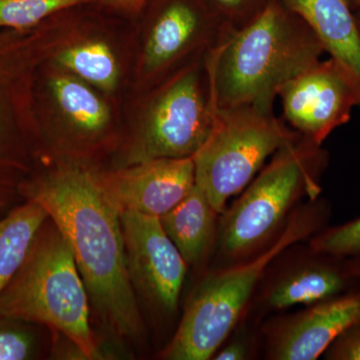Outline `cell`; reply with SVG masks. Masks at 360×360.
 I'll return each instance as SVG.
<instances>
[{
	"mask_svg": "<svg viewBox=\"0 0 360 360\" xmlns=\"http://www.w3.org/2000/svg\"><path fill=\"white\" fill-rule=\"evenodd\" d=\"M21 191L44 208L68 241L87 295L115 333L136 338L142 319L125 257L120 213L96 176L70 169Z\"/></svg>",
	"mask_w": 360,
	"mask_h": 360,
	"instance_id": "obj_1",
	"label": "cell"
},
{
	"mask_svg": "<svg viewBox=\"0 0 360 360\" xmlns=\"http://www.w3.org/2000/svg\"><path fill=\"white\" fill-rule=\"evenodd\" d=\"M324 47L300 18L269 4L212 49L207 59L217 110L274 111L284 85L319 63Z\"/></svg>",
	"mask_w": 360,
	"mask_h": 360,
	"instance_id": "obj_2",
	"label": "cell"
},
{
	"mask_svg": "<svg viewBox=\"0 0 360 360\" xmlns=\"http://www.w3.org/2000/svg\"><path fill=\"white\" fill-rule=\"evenodd\" d=\"M0 319L37 322L65 335L86 359H99L89 295L58 227H41L18 274L0 295Z\"/></svg>",
	"mask_w": 360,
	"mask_h": 360,
	"instance_id": "obj_3",
	"label": "cell"
},
{
	"mask_svg": "<svg viewBox=\"0 0 360 360\" xmlns=\"http://www.w3.org/2000/svg\"><path fill=\"white\" fill-rule=\"evenodd\" d=\"M323 210L307 219L291 220L271 245L250 262L206 277L191 300L176 333L161 357L169 360H206L224 345L265 269L290 246L309 236L321 221Z\"/></svg>",
	"mask_w": 360,
	"mask_h": 360,
	"instance_id": "obj_4",
	"label": "cell"
},
{
	"mask_svg": "<svg viewBox=\"0 0 360 360\" xmlns=\"http://www.w3.org/2000/svg\"><path fill=\"white\" fill-rule=\"evenodd\" d=\"M274 115L253 106L217 110L212 131L193 156L195 184L217 213L231 196L243 191L265 160L295 141Z\"/></svg>",
	"mask_w": 360,
	"mask_h": 360,
	"instance_id": "obj_5",
	"label": "cell"
},
{
	"mask_svg": "<svg viewBox=\"0 0 360 360\" xmlns=\"http://www.w3.org/2000/svg\"><path fill=\"white\" fill-rule=\"evenodd\" d=\"M319 148L295 139L274 153L222 217L220 245L225 255L240 257L257 248L278 226L304 189L312 196L319 193L314 169Z\"/></svg>",
	"mask_w": 360,
	"mask_h": 360,
	"instance_id": "obj_6",
	"label": "cell"
},
{
	"mask_svg": "<svg viewBox=\"0 0 360 360\" xmlns=\"http://www.w3.org/2000/svg\"><path fill=\"white\" fill-rule=\"evenodd\" d=\"M217 113L212 85L205 89L200 71L184 70L149 108L132 162L193 158L212 131Z\"/></svg>",
	"mask_w": 360,
	"mask_h": 360,
	"instance_id": "obj_7",
	"label": "cell"
},
{
	"mask_svg": "<svg viewBox=\"0 0 360 360\" xmlns=\"http://www.w3.org/2000/svg\"><path fill=\"white\" fill-rule=\"evenodd\" d=\"M284 117L304 139L321 146L360 106V82L340 61L321 60L288 82L279 92Z\"/></svg>",
	"mask_w": 360,
	"mask_h": 360,
	"instance_id": "obj_8",
	"label": "cell"
},
{
	"mask_svg": "<svg viewBox=\"0 0 360 360\" xmlns=\"http://www.w3.org/2000/svg\"><path fill=\"white\" fill-rule=\"evenodd\" d=\"M120 222L132 285L160 309L174 312L186 276L184 257L165 233L160 217L123 212Z\"/></svg>",
	"mask_w": 360,
	"mask_h": 360,
	"instance_id": "obj_9",
	"label": "cell"
},
{
	"mask_svg": "<svg viewBox=\"0 0 360 360\" xmlns=\"http://www.w3.org/2000/svg\"><path fill=\"white\" fill-rule=\"evenodd\" d=\"M96 179L120 213L160 217L191 193L195 168L193 158H158Z\"/></svg>",
	"mask_w": 360,
	"mask_h": 360,
	"instance_id": "obj_10",
	"label": "cell"
},
{
	"mask_svg": "<svg viewBox=\"0 0 360 360\" xmlns=\"http://www.w3.org/2000/svg\"><path fill=\"white\" fill-rule=\"evenodd\" d=\"M360 321V290L315 303L281 324L272 338L270 357L314 360L348 328Z\"/></svg>",
	"mask_w": 360,
	"mask_h": 360,
	"instance_id": "obj_11",
	"label": "cell"
},
{
	"mask_svg": "<svg viewBox=\"0 0 360 360\" xmlns=\"http://www.w3.org/2000/svg\"><path fill=\"white\" fill-rule=\"evenodd\" d=\"M323 45L360 82V30L348 0H283Z\"/></svg>",
	"mask_w": 360,
	"mask_h": 360,
	"instance_id": "obj_12",
	"label": "cell"
},
{
	"mask_svg": "<svg viewBox=\"0 0 360 360\" xmlns=\"http://www.w3.org/2000/svg\"><path fill=\"white\" fill-rule=\"evenodd\" d=\"M206 35L202 18L193 6L172 2L156 18L149 32L144 45V70L156 72L167 68Z\"/></svg>",
	"mask_w": 360,
	"mask_h": 360,
	"instance_id": "obj_13",
	"label": "cell"
},
{
	"mask_svg": "<svg viewBox=\"0 0 360 360\" xmlns=\"http://www.w3.org/2000/svg\"><path fill=\"white\" fill-rule=\"evenodd\" d=\"M354 262L309 265L279 281L267 296V303L271 309H284L295 305L315 304L342 295L350 284L360 281L352 274Z\"/></svg>",
	"mask_w": 360,
	"mask_h": 360,
	"instance_id": "obj_14",
	"label": "cell"
},
{
	"mask_svg": "<svg viewBox=\"0 0 360 360\" xmlns=\"http://www.w3.org/2000/svg\"><path fill=\"white\" fill-rule=\"evenodd\" d=\"M217 214L205 193L194 184L179 205L160 217L187 265L196 264L205 255L214 234Z\"/></svg>",
	"mask_w": 360,
	"mask_h": 360,
	"instance_id": "obj_15",
	"label": "cell"
},
{
	"mask_svg": "<svg viewBox=\"0 0 360 360\" xmlns=\"http://www.w3.org/2000/svg\"><path fill=\"white\" fill-rule=\"evenodd\" d=\"M49 214L35 201L0 219V295L18 274Z\"/></svg>",
	"mask_w": 360,
	"mask_h": 360,
	"instance_id": "obj_16",
	"label": "cell"
},
{
	"mask_svg": "<svg viewBox=\"0 0 360 360\" xmlns=\"http://www.w3.org/2000/svg\"><path fill=\"white\" fill-rule=\"evenodd\" d=\"M51 87L61 110L79 129L96 132L108 124V106L86 85L73 78L59 77L51 80Z\"/></svg>",
	"mask_w": 360,
	"mask_h": 360,
	"instance_id": "obj_17",
	"label": "cell"
},
{
	"mask_svg": "<svg viewBox=\"0 0 360 360\" xmlns=\"http://www.w3.org/2000/svg\"><path fill=\"white\" fill-rule=\"evenodd\" d=\"M59 65L78 77L106 91L115 89L118 79V65L110 47L101 41L75 45L61 51Z\"/></svg>",
	"mask_w": 360,
	"mask_h": 360,
	"instance_id": "obj_18",
	"label": "cell"
},
{
	"mask_svg": "<svg viewBox=\"0 0 360 360\" xmlns=\"http://www.w3.org/2000/svg\"><path fill=\"white\" fill-rule=\"evenodd\" d=\"M89 0H0V30L32 28L54 13Z\"/></svg>",
	"mask_w": 360,
	"mask_h": 360,
	"instance_id": "obj_19",
	"label": "cell"
},
{
	"mask_svg": "<svg viewBox=\"0 0 360 360\" xmlns=\"http://www.w3.org/2000/svg\"><path fill=\"white\" fill-rule=\"evenodd\" d=\"M314 252L335 257H360V217L331 227L312 239Z\"/></svg>",
	"mask_w": 360,
	"mask_h": 360,
	"instance_id": "obj_20",
	"label": "cell"
},
{
	"mask_svg": "<svg viewBox=\"0 0 360 360\" xmlns=\"http://www.w3.org/2000/svg\"><path fill=\"white\" fill-rule=\"evenodd\" d=\"M34 347L32 336L21 329L0 326V360L30 359Z\"/></svg>",
	"mask_w": 360,
	"mask_h": 360,
	"instance_id": "obj_21",
	"label": "cell"
},
{
	"mask_svg": "<svg viewBox=\"0 0 360 360\" xmlns=\"http://www.w3.org/2000/svg\"><path fill=\"white\" fill-rule=\"evenodd\" d=\"M324 355L330 360H360V321L343 331Z\"/></svg>",
	"mask_w": 360,
	"mask_h": 360,
	"instance_id": "obj_22",
	"label": "cell"
},
{
	"mask_svg": "<svg viewBox=\"0 0 360 360\" xmlns=\"http://www.w3.org/2000/svg\"><path fill=\"white\" fill-rule=\"evenodd\" d=\"M1 51V49H0ZM1 51H0V60H1ZM6 77H4V70L0 63V144L4 139V131L8 125L9 112H11V103L8 98V90L6 87Z\"/></svg>",
	"mask_w": 360,
	"mask_h": 360,
	"instance_id": "obj_23",
	"label": "cell"
},
{
	"mask_svg": "<svg viewBox=\"0 0 360 360\" xmlns=\"http://www.w3.org/2000/svg\"><path fill=\"white\" fill-rule=\"evenodd\" d=\"M213 359L243 360L248 359V348L243 341H231L221 349L213 354Z\"/></svg>",
	"mask_w": 360,
	"mask_h": 360,
	"instance_id": "obj_24",
	"label": "cell"
},
{
	"mask_svg": "<svg viewBox=\"0 0 360 360\" xmlns=\"http://www.w3.org/2000/svg\"><path fill=\"white\" fill-rule=\"evenodd\" d=\"M213 1L229 13H236L240 11L245 0H213Z\"/></svg>",
	"mask_w": 360,
	"mask_h": 360,
	"instance_id": "obj_25",
	"label": "cell"
},
{
	"mask_svg": "<svg viewBox=\"0 0 360 360\" xmlns=\"http://www.w3.org/2000/svg\"><path fill=\"white\" fill-rule=\"evenodd\" d=\"M110 1L115 2V4H122L125 6H141L146 0H110Z\"/></svg>",
	"mask_w": 360,
	"mask_h": 360,
	"instance_id": "obj_26",
	"label": "cell"
},
{
	"mask_svg": "<svg viewBox=\"0 0 360 360\" xmlns=\"http://www.w3.org/2000/svg\"><path fill=\"white\" fill-rule=\"evenodd\" d=\"M352 270V274H354L356 278L360 279V262H354Z\"/></svg>",
	"mask_w": 360,
	"mask_h": 360,
	"instance_id": "obj_27",
	"label": "cell"
},
{
	"mask_svg": "<svg viewBox=\"0 0 360 360\" xmlns=\"http://www.w3.org/2000/svg\"><path fill=\"white\" fill-rule=\"evenodd\" d=\"M357 1H359V4H360V0H357Z\"/></svg>",
	"mask_w": 360,
	"mask_h": 360,
	"instance_id": "obj_28",
	"label": "cell"
}]
</instances>
